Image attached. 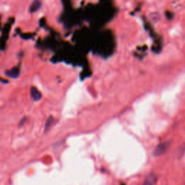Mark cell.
Listing matches in <instances>:
<instances>
[{
    "label": "cell",
    "instance_id": "277c9868",
    "mask_svg": "<svg viewBox=\"0 0 185 185\" xmlns=\"http://www.w3.org/2000/svg\"><path fill=\"white\" fill-rule=\"evenodd\" d=\"M41 1H33L32 4H31V7H30L29 11L31 12H36L39 10V8L41 7Z\"/></svg>",
    "mask_w": 185,
    "mask_h": 185
},
{
    "label": "cell",
    "instance_id": "8992f818",
    "mask_svg": "<svg viewBox=\"0 0 185 185\" xmlns=\"http://www.w3.org/2000/svg\"><path fill=\"white\" fill-rule=\"evenodd\" d=\"M6 75H7V76L10 77V78H18V75H19V70L17 69H11V70L6 72Z\"/></svg>",
    "mask_w": 185,
    "mask_h": 185
},
{
    "label": "cell",
    "instance_id": "5b68a950",
    "mask_svg": "<svg viewBox=\"0 0 185 185\" xmlns=\"http://www.w3.org/2000/svg\"><path fill=\"white\" fill-rule=\"evenodd\" d=\"M54 119L53 116H49V118H48L47 120H46V124H45V129H44V132L46 133V132H48V130L51 128V127L52 126L53 123H54Z\"/></svg>",
    "mask_w": 185,
    "mask_h": 185
},
{
    "label": "cell",
    "instance_id": "3957f363",
    "mask_svg": "<svg viewBox=\"0 0 185 185\" xmlns=\"http://www.w3.org/2000/svg\"><path fill=\"white\" fill-rule=\"evenodd\" d=\"M157 176L154 174H151L145 179L143 185H155L157 182Z\"/></svg>",
    "mask_w": 185,
    "mask_h": 185
},
{
    "label": "cell",
    "instance_id": "7a4b0ae2",
    "mask_svg": "<svg viewBox=\"0 0 185 185\" xmlns=\"http://www.w3.org/2000/svg\"><path fill=\"white\" fill-rule=\"evenodd\" d=\"M31 96L32 99L34 101H38L42 98V94L35 87H31Z\"/></svg>",
    "mask_w": 185,
    "mask_h": 185
},
{
    "label": "cell",
    "instance_id": "6da1fadb",
    "mask_svg": "<svg viewBox=\"0 0 185 185\" xmlns=\"http://www.w3.org/2000/svg\"><path fill=\"white\" fill-rule=\"evenodd\" d=\"M169 146V142H165V143H162L161 144L158 145V146H156V148L153 151V156L158 157V156H161L163 153L166 152V151L168 150V148Z\"/></svg>",
    "mask_w": 185,
    "mask_h": 185
}]
</instances>
